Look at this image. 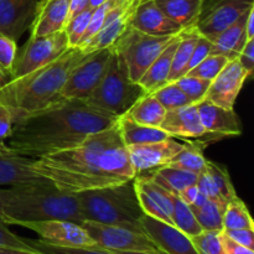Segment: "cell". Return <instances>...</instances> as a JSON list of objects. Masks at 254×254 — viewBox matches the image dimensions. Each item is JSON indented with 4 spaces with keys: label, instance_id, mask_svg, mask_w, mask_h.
<instances>
[{
    "label": "cell",
    "instance_id": "6da1fadb",
    "mask_svg": "<svg viewBox=\"0 0 254 254\" xmlns=\"http://www.w3.org/2000/svg\"><path fill=\"white\" fill-rule=\"evenodd\" d=\"M32 169L68 193L119 185L135 178L117 122L73 148L35 159Z\"/></svg>",
    "mask_w": 254,
    "mask_h": 254
},
{
    "label": "cell",
    "instance_id": "7a4b0ae2",
    "mask_svg": "<svg viewBox=\"0 0 254 254\" xmlns=\"http://www.w3.org/2000/svg\"><path fill=\"white\" fill-rule=\"evenodd\" d=\"M117 119L82 99H62L15 118L7 146L15 153L37 159L73 148L91 134L113 126Z\"/></svg>",
    "mask_w": 254,
    "mask_h": 254
},
{
    "label": "cell",
    "instance_id": "3957f363",
    "mask_svg": "<svg viewBox=\"0 0 254 254\" xmlns=\"http://www.w3.org/2000/svg\"><path fill=\"white\" fill-rule=\"evenodd\" d=\"M88 54L69 47L64 55L25 76L12 78L0 89V103L11 112L12 118L40 111L62 101L61 89L69 72Z\"/></svg>",
    "mask_w": 254,
    "mask_h": 254
},
{
    "label": "cell",
    "instance_id": "277c9868",
    "mask_svg": "<svg viewBox=\"0 0 254 254\" xmlns=\"http://www.w3.org/2000/svg\"><path fill=\"white\" fill-rule=\"evenodd\" d=\"M2 222L64 220L82 225L83 216L76 193L64 192L54 184H29L2 189Z\"/></svg>",
    "mask_w": 254,
    "mask_h": 254
},
{
    "label": "cell",
    "instance_id": "5b68a950",
    "mask_svg": "<svg viewBox=\"0 0 254 254\" xmlns=\"http://www.w3.org/2000/svg\"><path fill=\"white\" fill-rule=\"evenodd\" d=\"M76 196L84 221L144 232L140 223L144 212L139 205L134 179L119 185L81 191Z\"/></svg>",
    "mask_w": 254,
    "mask_h": 254
},
{
    "label": "cell",
    "instance_id": "8992f818",
    "mask_svg": "<svg viewBox=\"0 0 254 254\" xmlns=\"http://www.w3.org/2000/svg\"><path fill=\"white\" fill-rule=\"evenodd\" d=\"M145 94V89L138 82L131 81L126 64L113 50L106 73L84 101L96 109L118 118Z\"/></svg>",
    "mask_w": 254,
    "mask_h": 254
},
{
    "label": "cell",
    "instance_id": "52a82bcc",
    "mask_svg": "<svg viewBox=\"0 0 254 254\" xmlns=\"http://www.w3.org/2000/svg\"><path fill=\"white\" fill-rule=\"evenodd\" d=\"M174 36H154L128 25L112 47L126 64L131 81L139 82Z\"/></svg>",
    "mask_w": 254,
    "mask_h": 254
},
{
    "label": "cell",
    "instance_id": "ba28073f",
    "mask_svg": "<svg viewBox=\"0 0 254 254\" xmlns=\"http://www.w3.org/2000/svg\"><path fill=\"white\" fill-rule=\"evenodd\" d=\"M113 47L92 51L72 68L61 89V97L64 99H84L96 89L102 77L108 68Z\"/></svg>",
    "mask_w": 254,
    "mask_h": 254
},
{
    "label": "cell",
    "instance_id": "9c48e42d",
    "mask_svg": "<svg viewBox=\"0 0 254 254\" xmlns=\"http://www.w3.org/2000/svg\"><path fill=\"white\" fill-rule=\"evenodd\" d=\"M68 49V39L64 30L45 36H31L21 51L16 54L11 69L12 78L25 76L45 64H49Z\"/></svg>",
    "mask_w": 254,
    "mask_h": 254
},
{
    "label": "cell",
    "instance_id": "30bf717a",
    "mask_svg": "<svg viewBox=\"0 0 254 254\" xmlns=\"http://www.w3.org/2000/svg\"><path fill=\"white\" fill-rule=\"evenodd\" d=\"M82 227L88 232L97 247L109 252L164 253L144 232L92 221H83Z\"/></svg>",
    "mask_w": 254,
    "mask_h": 254
},
{
    "label": "cell",
    "instance_id": "8fae6325",
    "mask_svg": "<svg viewBox=\"0 0 254 254\" xmlns=\"http://www.w3.org/2000/svg\"><path fill=\"white\" fill-rule=\"evenodd\" d=\"M15 226L27 228L36 235L40 240L49 245L59 247H97L82 225L72 221L51 220L39 222H17Z\"/></svg>",
    "mask_w": 254,
    "mask_h": 254
},
{
    "label": "cell",
    "instance_id": "7c38bea8",
    "mask_svg": "<svg viewBox=\"0 0 254 254\" xmlns=\"http://www.w3.org/2000/svg\"><path fill=\"white\" fill-rule=\"evenodd\" d=\"M252 6L254 0H215L206 9L202 7L196 29L198 34L213 41Z\"/></svg>",
    "mask_w": 254,
    "mask_h": 254
},
{
    "label": "cell",
    "instance_id": "4fadbf2b",
    "mask_svg": "<svg viewBox=\"0 0 254 254\" xmlns=\"http://www.w3.org/2000/svg\"><path fill=\"white\" fill-rule=\"evenodd\" d=\"M159 128L163 129L171 138H179L183 140H193L206 148L208 139L210 141H217L218 139L205 131L201 124L196 104L180 107V108L168 111L163 123Z\"/></svg>",
    "mask_w": 254,
    "mask_h": 254
},
{
    "label": "cell",
    "instance_id": "5bb4252c",
    "mask_svg": "<svg viewBox=\"0 0 254 254\" xmlns=\"http://www.w3.org/2000/svg\"><path fill=\"white\" fill-rule=\"evenodd\" d=\"M185 145L186 143H180L170 136L155 143L139 144L127 148L134 173L135 176H138L146 171L155 170L160 166L166 165L169 160H171L176 154L185 148Z\"/></svg>",
    "mask_w": 254,
    "mask_h": 254
},
{
    "label": "cell",
    "instance_id": "9a60e30c",
    "mask_svg": "<svg viewBox=\"0 0 254 254\" xmlns=\"http://www.w3.org/2000/svg\"><path fill=\"white\" fill-rule=\"evenodd\" d=\"M139 0H121L107 15L101 30L96 35L78 46L86 54L96 50L109 47L124 32L130 22L131 15L138 5Z\"/></svg>",
    "mask_w": 254,
    "mask_h": 254
},
{
    "label": "cell",
    "instance_id": "2e32d148",
    "mask_svg": "<svg viewBox=\"0 0 254 254\" xmlns=\"http://www.w3.org/2000/svg\"><path fill=\"white\" fill-rule=\"evenodd\" d=\"M248 78L237 60L228 61L222 71L211 81L205 99L227 109H235L237 97Z\"/></svg>",
    "mask_w": 254,
    "mask_h": 254
},
{
    "label": "cell",
    "instance_id": "e0dca14e",
    "mask_svg": "<svg viewBox=\"0 0 254 254\" xmlns=\"http://www.w3.org/2000/svg\"><path fill=\"white\" fill-rule=\"evenodd\" d=\"M145 235L166 254H198L191 237L173 225L144 215L140 218Z\"/></svg>",
    "mask_w": 254,
    "mask_h": 254
},
{
    "label": "cell",
    "instance_id": "ac0fdd59",
    "mask_svg": "<svg viewBox=\"0 0 254 254\" xmlns=\"http://www.w3.org/2000/svg\"><path fill=\"white\" fill-rule=\"evenodd\" d=\"M201 124L207 134L218 140L230 136H240L242 133L240 119L235 109H227L217 106L207 99L196 103Z\"/></svg>",
    "mask_w": 254,
    "mask_h": 254
},
{
    "label": "cell",
    "instance_id": "d6986e66",
    "mask_svg": "<svg viewBox=\"0 0 254 254\" xmlns=\"http://www.w3.org/2000/svg\"><path fill=\"white\" fill-rule=\"evenodd\" d=\"M40 0H0V35L14 41L29 29Z\"/></svg>",
    "mask_w": 254,
    "mask_h": 254
},
{
    "label": "cell",
    "instance_id": "ffe728a7",
    "mask_svg": "<svg viewBox=\"0 0 254 254\" xmlns=\"http://www.w3.org/2000/svg\"><path fill=\"white\" fill-rule=\"evenodd\" d=\"M129 25L154 36H174L184 30L166 16L154 0H139Z\"/></svg>",
    "mask_w": 254,
    "mask_h": 254
},
{
    "label": "cell",
    "instance_id": "44dd1931",
    "mask_svg": "<svg viewBox=\"0 0 254 254\" xmlns=\"http://www.w3.org/2000/svg\"><path fill=\"white\" fill-rule=\"evenodd\" d=\"M35 159L21 155L11 149L0 150V186H19L50 183L32 169Z\"/></svg>",
    "mask_w": 254,
    "mask_h": 254
},
{
    "label": "cell",
    "instance_id": "7402d4cb",
    "mask_svg": "<svg viewBox=\"0 0 254 254\" xmlns=\"http://www.w3.org/2000/svg\"><path fill=\"white\" fill-rule=\"evenodd\" d=\"M69 0H40L30 25L31 36H45L62 31L68 20Z\"/></svg>",
    "mask_w": 254,
    "mask_h": 254
},
{
    "label": "cell",
    "instance_id": "603a6c76",
    "mask_svg": "<svg viewBox=\"0 0 254 254\" xmlns=\"http://www.w3.org/2000/svg\"><path fill=\"white\" fill-rule=\"evenodd\" d=\"M181 32L173 37L165 49L160 52L158 57L154 60L153 64H150L145 73L141 76L138 83L145 89L146 93H153L155 89L160 88L161 86L168 83L169 74H170L171 64H173L174 54H175L176 46L180 41Z\"/></svg>",
    "mask_w": 254,
    "mask_h": 254
},
{
    "label": "cell",
    "instance_id": "cb8c5ba5",
    "mask_svg": "<svg viewBox=\"0 0 254 254\" xmlns=\"http://www.w3.org/2000/svg\"><path fill=\"white\" fill-rule=\"evenodd\" d=\"M250 11V10H248ZM248 11L245 12L235 24L223 30L212 41V49L210 55H222L228 59V61L237 60L238 55L242 51L243 46L247 42V36L245 34L246 20Z\"/></svg>",
    "mask_w": 254,
    "mask_h": 254
},
{
    "label": "cell",
    "instance_id": "d4e9b609",
    "mask_svg": "<svg viewBox=\"0 0 254 254\" xmlns=\"http://www.w3.org/2000/svg\"><path fill=\"white\" fill-rule=\"evenodd\" d=\"M117 126H118L121 138L126 146L155 143V141L170 138L169 134L159 127H148L136 123L127 113L118 117Z\"/></svg>",
    "mask_w": 254,
    "mask_h": 254
},
{
    "label": "cell",
    "instance_id": "484cf974",
    "mask_svg": "<svg viewBox=\"0 0 254 254\" xmlns=\"http://www.w3.org/2000/svg\"><path fill=\"white\" fill-rule=\"evenodd\" d=\"M154 2L181 29L196 26L203 7V0H154Z\"/></svg>",
    "mask_w": 254,
    "mask_h": 254
},
{
    "label": "cell",
    "instance_id": "4316f807",
    "mask_svg": "<svg viewBox=\"0 0 254 254\" xmlns=\"http://www.w3.org/2000/svg\"><path fill=\"white\" fill-rule=\"evenodd\" d=\"M149 178L170 193L179 196L184 189L197 183L198 175L183 169L164 165L155 169Z\"/></svg>",
    "mask_w": 254,
    "mask_h": 254
},
{
    "label": "cell",
    "instance_id": "83f0119b",
    "mask_svg": "<svg viewBox=\"0 0 254 254\" xmlns=\"http://www.w3.org/2000/svg\"><path fill=\"white\" fill-rule=\"evenodd\" d=\"M198 36H200V34H198L196 26L184 29L183 31H181L180 41H179L175 50V54H174L168 83L175 82L176 79L181 78V77H184L186 74V72H188L189 61H190L193 47H195Z\"/></svg>",
    "mask_w": 254,
    "mask_h": 254
},
{
    "label": "cell",
    "instance_id": "f1b7e54d",
    "mask_svg": "<svg viewBox=\"0 0 254 254\" xmlns=\"http://www.w3.org/2000/svg\"><path fill=\"white\" fill-rule=\"evenodd\" d=\"M136 123L148 127H160L165 118L166 109L160 104L153 93H146L127 112Z\"/></svg>",
    "mask_w": 254,
    "mask_h": 254
},
{
    "label": "cell",
    "instance_id": "f546056e",
    "mask_svg": "<svg viewBox=\"0 0 254 254\" xmlns=\"http://www.w3.org/2000/svg\"><path fill=\"white\" fill-rule=\"evenodd\" d=\"M203 148L198 143H186L185 148L176 154L169 163L168 166H174V168L183 169V170L191 171L195 174H201L203 170H206L207 165V159L203 156Z\"/></svg>",
    "mask_w": 254,
    "mask_h": 254
},
{
    "label": "cell",
    "instance_id": "4dcf8cb0",
    "mask_svg": "<svg viewBox=\"0 0 254 254\" xmlns=\"http://www.w3.org/2000/svg\"><path fill=\"white\" fill-rule=\"evenodd\" d=\"M171 220H173V226L188 235L189 237L198 235L202 232V228L198 225L190 205L184 202L178 195L171 193Z\"/></svg>",
    "mask_w": 254,
    "mask_h": 254
},
{
    "label": "cell",
    "instance_id": "1f68e13d",
    "mask_svg": "<svg viewBox=\"0 0 254 254\" xmlns=\"http://www.w3.org/2000/svg\"><path fill=\"white\" fill-rule=\"evenodd\" d=\"M250 228L254 230V222L246 203L240 197L228 201L223 211V230Z\"/></svg>",
    "mask_w": 254,
    "mask_h": 254
},
{
    "label": "cell",
    "instance_id": "d6a6232c",
    "mask_svg": "<svg viewBox=\"0 0 254 254\" xmlns=\"http://www.w3.org/2000/svg\"><path fill=\"white\" fill-rule=\"evenodd\" d=\"M226 205L217 201L207 200V202L200 207H191V206L190 207L202 231H222L223 211Z\"/></svg>",
    "mask_w": 254,
    "mask_h": 254
},
{
    "label": "cell",
    "instance_id": "836d02e7",
    "mask_svg": "<svg viewBox=\"0 0 254 254\" xmlns=\"http://www.w3.org/2000/svg\"><path fill=\"white\" fill-rule=\"evenodd\" d=\"M206 171L211 176L213 184H215L218 192H220L221 197L223 198V201L226 203L228 201L233 200L235 197H237V192H236L235 186H233L232 181H231L230 174H228V170L226 166L207 160Z\"/></svg>",
    "mask_w": 254,
    "mask_h": 254
},
{
    "label": "cell",
    "instance_id": "e575fe53",
    "mask_svg": "<svg viewBox=\"0 0 254 254\" xmlns=\"http://www.w3.org/2000/svg\"><path fill=\"white\" fill-rule=\"evenodd\" d=\"M155 98L160 102L161 106L168 111H173V109L180 108V107L190 106V104H195L190 101L188 96L179 88L178 84L175 82H170L160 88L155 89L153 92Z\"/></svg>",
    "mask_w": 254,
    "mask_h": 254
},
{
    "label": "cell",
    "instance_id": "d590c367",
    "mask_svg": "<svg viewBox=\"0 0 254 254\" xmlns=\"http://www.w3.org/2000/svg\"><path fill=\"white\" fill-rule=\"evenodd\" d=\"M30 247L41 254H113L99 247H59L41 240H26Z\"/></svg>",
    "mask_w": 254,
    "mask_h": 254
},
{
    "label": "cell",
    "instance_id": "8d00e7d4",
    "mask_svg": "<svg viewBox=\"0 0 254 254\" xmlns=\"http://www.w3.org/2000/svg\"><path fill=\"white\" fill-rule=\"evenodd\" d=\"M227 62L228 59L226 56H222V55H208L205 60H202L197 66L190 69L186 74L207 79V81H212L222 71L223 67L227 64Z\"/></svg>",
    "mask_w": 254,
    "mask_h": 254
},
{
    "label": "cell",
    "instance_id": "74e56055",
    "mask_svg": "<svg viewBox=\"0 0 254 254\" xmlns=\"http://www.w3.org/2000/svg\"><path fill=\"white\" fill-rule=\"evenodd\" d=\"M221 232L222 231H202L191 237L198 254H226Z\"/></svg>",
    "mask_w": 254,
    "mask_h": 254
},
{
    "label": "cell",
    "instance_id": "f35d334b",
    "mask_svg": "<svg viewBox=\"0 0 254 254\" xmlns=\"http://www.w3.org/2000/svg\"><path fill=\"white\" fill-rule=\"evenodd\" d=\"M92 11H93V9L88 7V9L83 10V11L77 14L76 16H73L66 22L64 31L66 34L67 39H68L69 47H77L79 45L87 27H88Z\"/></svg>",
    "mask_w": 254,
    "mask_h": 254
},
{
    "label": "cell",
    "instance_id": "ab89813d",
    "mask_svg": "<svg viewBox=\"0 0 254 254\" xmlns=\"http://www.w3.org/2000/svg\"><path fill=\"white\" fill-rule=\"evenodd\" d=\"M175 83L190 98V101L196 104L202 101V99H205V96L207 93L211 81L198 78V77L188 76L186 74V76L176 79Z\"/></svg>",
    "mask_w": 254,
    "mask_h": 254
},
{
    "label": "cell",
    "instance_id": "60d3db41",
    "mask_svg": "<svg viewBox=\"0 0 254 254\" xmlns=\"http://www.w3.org/2000/svg\"><path fill=\"white\" fill-rule=\"evenodd\" d=\"M17 54V45L10 37L0 35V66L11 73L15 57Z\"/></svg>",
    "mask_w": 254,
    "mask_h": 254
},
{
    "label": "cell",
    "instance_id": "b9f144b4",
    "mask_svg": "<svg viewBox=\"0 0 254 254\" xmlns=\"http://www.w3.org/2000/svg\"><path fill=\"white\" fill-rule=\"evenodd\" d=\"M12 123H14V118H12L11 112L6 106L0 103V150L9 149L7 140L11 135Z\"/></svg>",
    "mask_w": 254,
    "mask_h": 254
},
{
    "label": "cell",
    "instance_id": "7bdbcfd3",
    "mask_svg": "<svg viewBox=\"0 0 254 254\" xmlns=\"http://www.w3.org/2000/svg\"><path fill=\"white\" fill-rule=\"evenodd\" d=\"M196 185H197L198 191H200L201 193H203V195H205L208 200L217 201V202L226 205V202L223 201V198L221 197L217 188L215 186V184H213L212 179H211V176L208 175L207 171L203 170L202 173L198 174L197 183H196Z\"/></svg>",
    "mask_w": 254,
    "mask_h": 254
},
{
    "label": "cell",
    "instance_id": "ee69618b",
    "mask_svg": "<svg viewBox=\"0 0 254 254\" xmlns=\"http://www.w3.org/2000/svg\"><path fill=\"white\" fill-rule=\"evenodd\" d=\"M211 49H212V41L208 40L207 37L200 35L197 41H196L195 47H193V51H192V55H191L190 61H189L188 72L190 71V69H192L195 66H197L202 60H205L206 57L210 55ZM188 72H186V73H188Z\"/></svg>",
    "mask_w": 254,
    "mask_h": 254
},
{
    "label": "cell",
    "instance_id": "f6af8a7d",
    "mask_svg": "<svg viewBox=\"0 0 254 254\" xmlns=\"http://www.w3.org/2000/svg\"><path fill=\"white\" fill-rule=\"evenodd\" d=\"M0 246L2 247H14L21 250H32L25 238L19 237L7 228L6 223L0 221Z\"/></svg>",
    "mask_w": 254,
    "mask_h": 254
},
{
    "label": "cell",
    "instance_id": "bcb514c9",
    "mask_svg": "<svg viewBox=\"0 0 254 254\" xmlns=\"http://www.w3.org/2000/svg\"><path fill=\"white\" fill-rule=\"evenodd\" d=\"M223 235L227 236L233 242L254 250V230L238 228V230H222Z\"/></svg>",
    "mask_w": 254,
    "mask_h": 254
},
{
    "label": "cell",
    "instance_id": "7dc6e473",
    "mask_svg": "<svg viewBox=\"0 0 254 254\" xmlns=\"http://www.w3.org/2000/svg\"><path fill=\"white\" fill-rule=\"evenodd\" d=\"M237 61L240 62L243 69L247 72L248 77L252 76L254 69V37L253 39L247 40L246 45L243 46L242 51L238 55Z\"/></svg>",
    "mask_w": 254,
    "mask_h": 254
},
{
    "label": "cell",
    "instance_id": "c3c4849f",
    "mask_svg": "<svg viewBox=\"0 0 254 254\" xmlns=\"http://www.w3.org/2000/svg\"><path fill=\"white\" fill-rule=\"evenodd\" d=\"M221 236H222V243L223 247H225L226 254H254V250H251V248H247L245 246H241L238 243L233 242L227 236L223 235V232H221Z\"/></svg>",
    "mask_w": 254,
    "mask_h": 254
},
{
    "label": "cell",
    "instance_id": "681fc988",
    "mask_svg": "<svg viewBox=\"0 0 254 254\" xmlns=\"http://www.w3.org/2000/svg\"><path fill=\"white\" fill-rule=\"evenodd\" d=\"M89 7V0H69V11H68V20L76 16L77 14L82 12L83 10ZM67 20V21H68Z\"/></svg>",
    "mask_w": 254,
    "mask_h": 254
},
{
    "label": "cell",
    "instance_id": "f907efd6",
    "mask_svg": "<svg viewBox=\"0 0 254 254\" xmlns=\"http://www.w3.org/2000/svg\"><path fill=\"white\" fill-rule=\"evenodd\" d=\"M198 192H200V191H198L197 185L195 184V185H191L189 186V188L184 189V190L179 193V197H180L184 202L188 203V205H192L193 201L197 197Z\"/></svg>",
    "mask_w": 254,
    "mask_h": 254
},
{
    "label": "cell",
    "instance_id": "816d5d0a",
    "mask_svg": "<svg viewBox=\"0 0 254 254\" xmlns=\"http://www.w3.org/2000/svg\"><path fill=\"white\" fill-rule=\"evenodd\" d=\"M253 20H254V6H252L248 11L247 15V20H246V26H245V34L247 36V39H253L254 37V25H253Z\"/></svg>",
    "mask_w": 254,
    "mask_h": 254
},
{
    "label": "cell",
    "instance_id": "f5cc1de1",
    "mask_svg": "<svg viewBox=\"0 0 254 254\" xmlns=\"http://www.w3.org/2000/svg\"><path fill=\"white\" fill-rule=\"evenodd\" d=\"M0 254H41L34 250H21L14 247H2L0 246Z\"/></svg>",
    "mask_w": 254,
    "mask_h": 254
},
{
    "label": "cell",
    "instance_id": "db71d44e",
    "mask_svg": "<svg viewBox=\"0 0 254 254\" xmlns=\"http://www.w3.org/2000/svg\"><path fill=\"white\" fill-rule=\"evenodd\" d=\"M11 79H12L11 73H10V72H7L6 69H4L1 66H0V89H1L5 84L9 83Z\"/></svg>",
    "mask_w": 254,
    "mask_h": 254
},
{
    "label": "cell",
    "instance_id": "11a10c76",
    "mask_svg": "<svg viewBox=\"0 0 254 254\" xmlns=\"http://www.w3.org/2000/svg\"><path fill=\"white\" fill-rule=\"evenodd\" d=\"M107 0H89V7L91 9H96L99 5H102L103 2H106Z\"/></svg>",
    "mask_w": 254,
    "mask_h": 254
},
{
    "label": "cell",
    "instance_id": "9f6ffc18",
    "mask_svg": "<svg viewBox=\"0 0 254 254\" xmlns=\"http://www.w3.org/2000/svg\"><path fill=\"white\" fill-rule=\"evenodd\" d=\"M113 254H165V253H151V252H112Z\"/></svg>",
    "mask_w": 254,
    "mask_h": 254
},
{
    "label": "cell",
    "instance_id": "6f0895ef",
    "mask_svg": "<svg viewBox=\"0 0 254 254\" xmlns=\"http://www.w3.org/2000/svg\"><path fill=\"white\" fill-rule=\"evenodd\" d=\"M2 207H4V201H2V189H0V221L2 220Z\"/></svg>",
    "mask_w": 254,
    "mask_h": 254
}]
</instances>
